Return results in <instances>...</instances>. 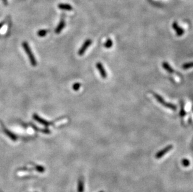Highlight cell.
Wrapping results in <instances>:
<instances>
[{
  "label": "cell",
  "mask_w": 193,
  "mask_h": 192,
  "mask_svg": "<svg viewBox=\"0 0 193 192\" xmlns=\"http://www.w3.org/2000/svg\"><path fill=\"white\" fill-rule=\"evenodd\" d=\"M113 42L112 40L109 38L107 39L106 41L105 42V43L104 44V46L106 48H107V49H109V48H111L113 46Z\"/></svg>",
  "instance_id": "cell-12"
},
{
  "label": "cell",
  "mask_w": 193,
  "mask_h": 192,
  "mask_svg": "<svg viewBox=\"0 0 193 192\" xmlns=\"http://www.w3.org/2000/svg\"><path fill=\"white\" fill-rule=\"evenodd\" d=\"M48 33V31L47 29H41L38 31V35L39 37H44L46 35L47 33Z\"/></svg>",
  "instance_id": "cell-13"
},
{
  "label": "cell",
  "mask_w": 193,
  "mask_h": 192,
  "mask_svg": "<svg viewBox=\"0 0 193 192\" xmlns=\"http://www.w3.org/2000/svg\"><path fill=\"white\" fill-rule=\"evenodd\" d=\"M186 114V113L185 110H184V106H183V105H181V111H180V116L182 117V118H183V117H185Z\"/></svg>",
  "instance_id": "cell-16"
},
{
  "label": "cell",
  "mask_w": 193,
  "mask_h": 192,
  "mask_svg": "<svg viewBox=\"0 0 193 192\" xmlns=\"http://www.w3.org/2000/svg\"><path fill=\"white\" fill-rule=\"evenodd\" d=\"M96 68L99 70V72L100 73L101 76L103 79H106L107 78V73L105 69H104L103 65L101 63H97L96 64Z\"/></svg>",
  "instance_id": "cell-5"
},
{
  "label": "cell",
  "mask_w": 193,
  "mask_h": 192,
  "mask_svg": "<svg viewBox=\"0 0 193 192\" xmlns=\"http://www.w3.org/2000/svg\"><path fill=\"white\" fill-rule=\"evenodd\" d=\"M192 67H193V62L186 63V64L183 65V69H188L192 68Z\"/></svg>",
  "instance_id": "cell-15"
},
{
  "label": "cell",
  "mask_w": 193,
  "mask_h": 192,
  "mask_svg": "<svg viewBox=\"0 0 193 192\" xmlns=\"http://www.w3.org/2000/svg\"><path fill=\"white\" fill-rule=\"evenodd\" d=\"M3 3L5 5H7V0H3Z\"/></svg>",
  "instance_id": "cell-18"
},
{
  "label": "cell",
  "mask_w": 193,
  "mask_h": 192,
  "mask_svg": "<svg viewBox=\"0 0 193 192\" xmlns=\"http://www.w3.org/2000/svg\"><path fill=\"white\" fill-rule=\"evenodd\" d=\"M22 46H23V48H24V49L25 50L26 52L27 56H28L29 59H30V63H31V65H32L33 66H36V64H37L36 61L35 57H34L33 54L32 53V51H31V49H30V46H29L28 44H27L26 42H23V44H22Z\"/></svg>",
  "instance_id": "cell-2"
},
{
  "label": "cell",
  "mask_w": 193,
  "mask_h": 192,
  "mask_svg": "<svg viewBox=\"0 0 193 192\" xmlns=\"http://www.w3.org/2000/svg\"><path fill=\"white\" fill-rule=\"evenodd\" d=\"M172 26H173V28L176 31V34H177V36L180 37L184 34V30L179 26L177 22H174L173 24H172Z\"/></svg>",
  "instance_id": "cell-6"
},
{
  "label": "cell",
  "mask_w": 193,
  "mask_h": 192,
  "mask_svg": "<svg viewBox=\"0 0 193 192\" xmlns=\"http://www.w3.org/2000/svg\"><path fill=\"white\" fill-rule=\"evenodd\" d=\"M3 130L4 132H5V133L7 135V136L9 137L11 139H12V140H16V139H17V137L14 134L12 133V132H11L10 131L8 130V129H6V128L3 127Z\"/></svg>",
  "instance_id": "cell-11"
},
{
  "label": "cell",
  "mask_w": 193,
  "mask_h": 192,
  "mask_svg": "<svg viewBox=\"0 0 193 192\" xmlns=\"http://www.w3.org/2000/svg\"><path fill=\"white\" fill-rule=\"evenodd\" d=\"M181 164L183 165V167H187L189 166L190 165V161L187 158H184V159L182 160Z\"/></svg>",
  "instance_id": "cell-14"
},
{
  "label": "cell",
  "mask_w": 193,
  "mask_h": 192,
  "mask_svg": "<svg viewBox=\"0 0 193 192\" xmlns=\"http://www.w3.org/2000/svg\"><path fill=\"white\" fill-rule=\"evenodd\" d=\"M81 84L77 82V83H75L74 84H73V89L75 91H78V90L80 89V87H81Z\"/></svg>",
  "instance_id": "cell-17"
},
{
  "label": "cell",
  "mask_w": 193,
  "mask_h": 192,
  "mask_svg": "<svg viewBox=\"0 0 193 192\" xmlns=\"http://www.w3.org/2000/svg\"><path fill=\"white\" fill-rule=\"evenodd\" d=\"M33 119L34 120H36V121H37V122H38L39 123H40V124H41L42 125H45V126L46 127H48L49 125H50V123H49V122H48V121H45V120H44L43 119L41 118V117H39V116H38L37 114H33Z\"/></svg>",
  "instance_id": "cell-7"
},
{
  "label": "cell",
  "mask_w": 193,
  "mask_h": 192,
  "mask_svg": "<svg viewBox=\"0 0 193 192\" xmlns=\"http://www.w3.org/2000/svg\"><path fill=\"white\" fill-rule=\"evenodd\" d=\"M58 8L61 9H63V10H67V11H71L73 9V7L71 6L69 4H64V3H61L60 5H58Z\"/></svg>",
  "instance_id": "cell-9"
},
{
  "label": "cell",
  "mask_w": 193,
  "mask_h": 192,
  "mask_svg": "<svg viewBox=\"0 0 193 192\" xmlns=\"http://www.w3.org/2000/svg\"><path fill=\"white\" fill-rule=\"evenodd\" d=\"M162 67H163L168 72L170 73V74H174V73H175V70H174L171 67L170 65L168 64V63H166V62H163V63H162Z\"/></svg>",
  "instance_id": "cell-8"
},
{
  "label": "cell",
  "mask_w": 193,
  "mask_h": 192,
  "mask_svg": "<svg viewBox=\"0 0 193 192\" xmlns=\"http://www.w3.org/2000/svg\"><path fill=\"white\" fill-rule=\"evenodd\" d=\"M173 146L172 145H169L166 146V147L164 148V149H162L161 150H160V151L158 152L156 154V158H157V159L161 158L162 157H164V155H166L167 153H168L169 151H171V150L173 149Z\"/></svg>",
  "instance_id": "cell-3"
},
{
  "label": "cell",
  "mask_w": 193,
  "mask_h": 192,
  "mask_svg": "<svg viewBox=\"0 0 193 192\" xmlns=\"http://www.w3.org/2000/svg\"><path fill=\"white\" fill-rule=\"evenodd\" d=\"M152 94L153 95L154 97L156 98V99L157 100V101L158 102L161 104L162 106H163L164 107H167V108H169L170 109H172V110H176V109H177V107H176V106H175V105L171 103H168V102H166V101H165L164 99H163V98L161 96H159V95L157 94L154 93V92H152Z\"/></svg>",
  "instance_id": "cell-1"
},
{
  "label": "cell",
  "mask_w": 193,
  "mask_h": 192,
  "mask_svg": "<svg viewBox=\"0 0 193 192\" xmlns=\"http://www.w3.org/2000/svg\"><path fill=\"white\" fill-rule=\"evenodd\" d=\"M3 24H4V23H0V28H1V27H2L3 25Z\"/></svg>",
  "instance_id": "cell-19"
},
{
  "label": "cell",
  "mask_w": 193,
  "mask_h": 192,
  "mask_svg": "<svg viewBox=\"0 0 193 192\" xmlns=\"http://www.w3.org/2000/svg\"><path fill=\"white\" fill-rule=\"evenodd\" d=\"M100 192H104V191H101Z\"/></svg>",
  "instance_id": "cell-20"
},
{
  "label": "cell",
  "mask_w": 193,
  "mask_h": 192,
  "mask_svg": "<svg viewBox=\"0 0 193 192\" xmlns=\"http://www.w3.org/2000/svg\"><path fill=\"white\" fill-rule=\"evenodd\" d=\"M92 44V40L91 39H87L86 40L85 42H84L83 45H82V46L81 47V48L79 49V51H78V54L79 56H82L86 52V49L90 46V45Z\"/></svg>",
  "instance_id": "cell-4"
},
{
  "label": "cell",
  "mask_w": 193,
  "mask_h": 192,
  "mask_svg": "<svg viewBox=\"0 0 193 192\" xmlns=\"http://www.w3.org/2000/svg\"><path fill=\"white\" fill-rule=\"evenodd\" d=\"M64 26H65V22H64V21L63 20V19H62L56 29V31H55V32H56V34L60 33L61 31L62 30H63V29L64 27Z\"/></svg>",
  "instance_id": "cell-10"
}]
</instances>
